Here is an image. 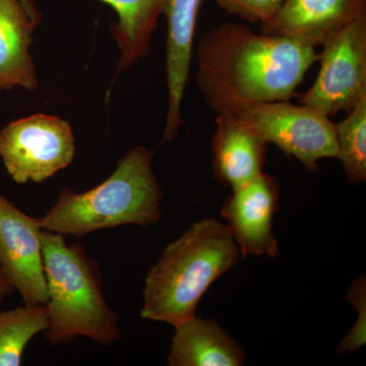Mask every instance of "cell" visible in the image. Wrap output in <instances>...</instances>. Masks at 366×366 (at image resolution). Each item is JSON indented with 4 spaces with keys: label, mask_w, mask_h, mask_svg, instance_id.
<instances>
[{
    "label": "cell",
    "mask_w": 366,
    "mask_h": 366,
    "mask_svg": "<svg viewBox=\"0 0 366 366\" xmlns=\"http://www.w3.org/2000/svg\"><path fill=\"white\" fill-rule=\"evenodd\" d=\"M167 365L169 366H239L242 347L215 320L194 317L174 327Z\"/></svg>",
    "instance_id": "obj_14"
},
{
    "label": "cell",
    "mask_w": 366,
    "mask_h": 366,
    "mask_svg": "<svg viewBox=\"0 0 366 366\" xmlns=\"http://www.w3.org/2000/svg\"><path fill=\"white\" fill-rule=\"evenodd\" d=\"M204 0H165L163 14L167 20L166 83L168 107L163 143L177 137L183 124L182 106L189 78L194 34Z\"/></svg>",
    "instance_id": "obj_10"
},
{
    "label": "cell",
    "mask_w": 366,
    "mask_h": 366,
    "mask_svg": "<svg viewBox=\"0 0 366 366\" xmlns=\"http://www.w3.org/2000/svg\"><path fill=\"white\" fill-rule=\"evenodd\" d=\"M317 79L300 103L331 117L348 113L366 97V16L335 31L322 41Z\"/></svg>",
    "instance_id": "obj_6"
},
{
    "label": "cell",
    "mask_w": 366,
    "mask_h": 366,
    "mask_svg": "<svg viewBox=\"0 0 366 366\" xmlns=\"http://www.w3.org/2000/svg\"><path fill=\"white\" fill-rule=\"evenodd\" d=\"M284 0H216L221 9L249 23L266 24L280 9Z\"/></svg>",
    "instance_id": "obj_19"
},
{
    "label": "cell",
    "mask_w": 366,
    "mask_h": 366,
    "mask_svg": "<svg viewBox=\"0 0 366 366\" xmlns=\"http://www.w3.org/2000/svg\"><path fill=\"white\" fill-rule=\"evenodd\" d=\"M280 187L274 177L262 172L240 189L233 190L221 208L227 227L239 247L242 259L249 255L278 254L273 219L279 209Z\"/></svg>",
    "instance_id": "obj_9"
},
{
    "label": "cell",
    "mask_w": 366,
    "mask_h": 366,
    "mask_svg": "<svg viewBox=\"0 0 366 366\" xmlns=\"http://www.w3.org/2000/svg\"><path fill=\"white\" fill-rule=\"evenodd\" d=\"M267 144L234 115L217 114L212 139L217 180L236 190L259 177L266 162Z\"/></svg>",
    "instance_id": "obj_13"
},
{
    "label": "cell",
    "mask_w": 366,
    "mask_h": 366,
    "mask_svg": "<svg viewBox=\"0 0 366 366\" xmlns=\"http://www.w3.org/2000/svg\"><path fill=\"white\" fill-rule=\"evenodd\" d=\"M317 57L314 46L224 21L197 45V85L217 114L252 103L288 101Z\"/></svg>",
    "instance_id": "obj_1"
},
{
    "label": "cell",
    "mask_w": 366,
    "mask_h": 366,
    "mask_svg": "<svg viewBox=\"0 0 366 366\" xmlns=\"http://www.w3.org/2000/svg\"><path fill=\"white\" fill-rule=\"evenodd\" d=\"M48 326L46 305L0 310V366H20L29 342Z\"/></svg>",
    "instance_id": "obj_16"
},
{
    "label": "cell",
    "mask_w": 366,
    "mask_h": 366,
    "mask_svg": "<svg viewBox=\"0 0 366 366\" xmlns=\"http://www.w3.org/2000/svg\"><path fill=\"white\" fill-rule=\"evenodd\" d=\"M76 141L62 118L34 114L9 122L0 131V157L19 184L44 182L72 162Z\"/></svg>",
    "instance_id": "obj_7"
},
{
    "label": "cell",
    "mask_w": 366,
    "mask_h": 366,
    "mask_svg": "<svg viewBox=\"0 0 366 366\" xmlns=\"http://www.w3.org/2000/svg\"><path fill=\"white\" fill-rule=\"evenodd\" d=\"M366 16V0H284L261 33L317 46L335 31Z\"/></svg>",
    "instance_id": "obj_11"
},
{
    "label": "cell",
    "mask_w": 366,
    "mask_h": 366,
    "mask_svg": "<svg viewBox=\"0 0 366 366\" xmlns=\"http://www.w3.org/2000/svg\"><path fill=\"white\" fill-rule=\"evenodd\" d=\"M347 300L357 308L358 320L354 325L352 331L342 340L337 348V352L342 354L345 351H355L365 344V314H366V287L365 276L358 277L349 288Z\"/></svg>",
    "instance_id": "obj_18"
},
{
    "label": "cell",
    "mask_w": 366,
    "mask_h": 366,
    "mask_svg": "<svg viewBox=\"0 0 366 366\" xmlns=\"http://www.w3.org/2000/svg\"><path fill=\"white\" fill-rule=\"evenodd\" d=\"M40 21L34 0H0V91L39 86L30 48Z\"/></svg>",
    "instance_id": "obj_12"
},
{
    "label": "cell",
    "mask_w": 366,
    "mask_h": 366,
    "mask_svg": "<svg viewBox=\"0 0 366 366\" xmlns=\"http://www.w3.org/2000/svg\"><path fill=\"white\" fill-rule=\"evenodd\" d=\"M227 225L202 219L163 250L148 274L141 317L177 327L196 315L209 286L239 261Z\"/></svg>",
    "instance_id": "obj_2"
},
{
    "label": "cell",
    "mask_w": 366,
    "mask_h": 366,
    "mask_svg": "<svg viewBox=\"0 0 366 366\" xmlns=\"http://www.w3.org/2000/svg\"><path fill=\"white\" fill-rule=\"evenodd\" d=\"M43 264L49 326L45 331L53 346L86 337L103 346L120 338L118 315L105 300L99 264L79 243L67 244L66 236L42 231Z\"/></svg>",
    "instance_id": "obj_4"
},
{
    "label": "cell",
    "mask_w": 366,
    "mask_h": 366,
    "mask_svg": "<svg viewBox=\"0 0 366 366\" xmlns=\"http://www.w3.org/2000/svg\"><path fill=\"white\" fill-rule=\"evenodd\" d=\"M113 9L118 21L112 25V34L120 51L117 74L125 71L146 59L151 51L152 37L165 0H99Z\"/></svg>",
    "instance_id": "obj_15"
},
{
    "label": "cell",
    "mask_w": 366,
    "mask_h": 366,
    "mask_svg": "<svg viewBox=\"0 0 366 366\" xmlns=\"http://www.w3.org/2000/svg\"><path fill=\"white\" fill-rule=\"evenodd\" d=\"M154 151L132 149L118 161L112 175L83 192L64 187L56 203L39 218L43 230L76 237L99 230L160 221L164 197L153 170Z\"/></svg>",
    "instance_id": "obj_3"
},
{
    "label": "cell",
    "mask_w": 366,
    "mask_h": 366,
    "mask_svg": "<svg viewBox=\"0 0 366 366\" xmlns=\"http://www.w3.org/2000/svg\"><path fill=\"white\" fill-rule=\"evenodd\" d=\"M337 158L343 164L347 179L354 184L366 180V97L348 117L335 124Z\"/></svg>",
    "instance_id": "obj_17"
},
{
    "label": "cell",
    "mask_w": 366,
    "mask_h": 366,
    "mask_svg": "<svg viewBox=\"0 0 366 366\" xmlns=\"http://www.w3.org/2000/svg\"><path fill=\"white\" fill-rule=\"evenodd\" d=\"M14 292V288L13 285H11L9 279H7L2 269L0 268V305H1L2 301L6 300L7 296L13 295Z\"/></svg>",
    "instance_id": "obj_20"
},
{
    "label": "cell",
    "mask_w": 366,
    "mask_h": 366,
    "mask_svg": "<svg viewBox=\"0 0 366 366\" xmlns=\"http://www.w3.org/2000/svg\"><path fill=\"white\" fill-rule=\"evenodd\" d=\"M39 218L21 211L0 190V268L26 305L47 302Z\"/></svg>",
    "instance_id": "obj_8"
},
{
    "label": "cell",
    "mask_w": 366,
    "mask_h": 366,
    "mask_svg": "<svg viewBox=\"0 0 366 366\" xmlns=\"http://www.w3.org/2000/svg\"><path fill=\"white\" fill-rule=\"evenodd\" d=\"M267 144H274L295 157L308 171L317 172V162L337 158L335 122L324 113L288 101L257 102L229 113Z\"/></svg>",
    "instance_id": "obj_5"
}]
</instances>
